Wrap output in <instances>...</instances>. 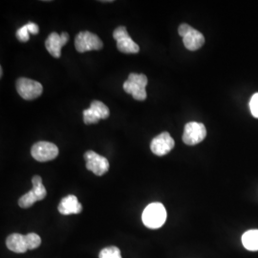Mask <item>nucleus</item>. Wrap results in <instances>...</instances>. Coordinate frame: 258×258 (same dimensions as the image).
<instances>
[{"label": "nucleus", "instance_id": "nucleus-13", "mask_svg": "<svg viewBox=\"0 0 258 258\" xmlns=\"http://www.w3.org/2000/svg\"><path fill=\"white\" fill-rule=\"evenodd\" d=\"M6 246L10 250L17 253H24L28 250L26 237L19 233L10 234L6 240Z\"/></svg>", "mask_w": 258, "mask_h": 258}, {"label": "nucleus", "instance_id": "nucleus-11", "mask_svg": "<svg viewBox=\"0 0 258 258\" xmlns=\"http://www.w3.org/2000/svg\"><path fill=\"white\" fill-rule=\"evenodd\" d=\"M68 40L69 35L67 33H62L61 35L55 32L51 33L45 40L47 51L55 58H59L61 55V48L66 45Z\"/></svg>", "mask_w": 258, "mask_h": 258}, {"label": "nucleus", "instance_id": "nucleus-22", "mask_svg": "<svg viewBox=\"0 0 258 258\" xmlns=\"http://www.w3.org/2000/svg\"><path fill=\"white\" fill-rule=\"evenodd\" d=\"M249 109L254 118L258 119V93L254 94L249 101Z\"/></svg>", "mask_w": 258, "mask_h": 258}, {"label": "nucleus", "instance_id": "nucleus-17", "mask_svg": "<svg viewBox=\"0 0 258 258\" xmlns=\"http://www.w3.org/2000/svg\"><path fill=\"white\" fill-rule=\"evenodd\" d=\"M39 201L38 198L37 197V195L35 194V192L31 189L29 192L26 194H24L20 199L19 200V205L20 208L22 209H29L31 208L34 204Z\"/></svg>", "mask_w": 258, "mask_h": 258}, {"label": "nucleus", "instance_id": "nucleus-4", "mask_svg": "<svg viewBox=\"0 0 258 258\" xmlns=\"http://www.w3.org/2000/svg\"><path fill=\"white\" fill-rule=\"evenodd\" d=\"M75 47L79 53H84L93 50H101L103 47V43L97 35L84 31L77 35L75 38Z\"/></svg>", "mask_w": 258, "mask_h": 258}, {"label": "nucleus", "instance_id": "nucleus-21", "mask_svg": "<svg viewBox=\"0 0 258 258\" xmlns=\"http://www.w3.org/2000/svg\"><path fill=\"white\" fill-rule=\"evenodd\" d=\"M30 32L28 30L27 25H24L21 28L18 29L17 31V38L21 42H27L30 38Z\"/></svg>", "mask_w": 258, "mask_h": 258}, {"label": "nucleus", "instance_id": "nucleus-23", "mask_svg": "<svg viewBox=\"0 0 258 258\" xmlns=\"http://www.w3.org/2000/svg\"><path fill=\"white\" fill-rule=\"evenodd\" d=\"M26 25H27L28 30H29L30 34H33V35H37L38 34L39 27H38L37 24L34 23V22H29Z\"/></svg>", "mask_w": 258, "mask_h": 258}, {"label": "nucleus", "instance_id": "nucleus-15", "mask_svg": "<svg viewBox=\"0 0 258 258\" xmlns=\"http://www.w3.org/2000/svg\"><path fill=\"white\" fill-rule=\"evenodd\" d=\"M32 183H33L32 190L37 195L39 201L43 200L46 197L47 191L46 188L44 187V185L42 184L41 177L38 175L34 176L33 179H32Z\"/></svg>", "mask_w": 258, "mask_h": 258}, {"label": "nucleus", "instance_id": "nucleus-8", "mask_svg": "<svg viewBox=\"0 0 258 258\" xmlns=\"http://www.w3.org/2000/svg\"><path fill=\"white\" fill-rule=\"evenodd\" d=\"M207 136V129L203 123L190 121L184 125L183 142L188 146H195L201 143Z\"/></svg>", "mask_w": 258, "mask_h": 258}, {"label": "nucleus", "instance_id": "nucleus-18", "mask_svg": "<svg viewBox=\"0 0 258 258\" xmlns=\"http://www.w3.org/2000/svg\"><path fill=\"white\" fill-rule=\"evenodd\" d=\"M99 258H121L120 250L115 246H110L101 250Z\"/></svg>", "mask_w": 258, "mask_h": 258}, {"label": "nucleus", "instance_id": "nucleus-7", "mask_svg": "<svg viewBox=\"0 0 258 258\" xmlns=\"http://www.w3.org/2000/svg\"><path fill=\"white\" fill-rule=\"evenodd\" d=\"M31 154L35 160L43 163L55 159L58 155V148L50 142H37L32 147Z\"/></svg>", "mask_w": 258, "mask_h": 258}, {"label": "nucleus", "instance_id": "nucleus-9", "mask_svg": "<svg viewBox=\"0 0 258 258\" xmlns=\"http://www.w3.org/2000/svg\"><path fill=\"white\" fill-rule=\"evenodd\" d=\"M86 168L92 171L95 175H104L109 169V162L105 157L101 156L92 150H88L84 154Z\"/></svg>", "mask_w": 258, "mask_h": 258}, {"label": "nucleus", "instance_id": "nucleus-2", "mask_svg": "<svg viewBox=\"0 0 258 258\" xmlns=\"http://www.w3.org/2000/svg\"><path fill=\"white\" fill-rule=\"evenodd\" d=\"M148 77L146 75L131 73L128 79L123 83V90L131 94L133 99L137 101H145L147 99L146 87L148 85Z\"/></svg>", "mask_w": 258, "mask_h": 258}, {"label": "nucleus", "instance_id": "nucleus-19", "mask_svg": "<svg viewBox=\"0 0 258 258\" xmlns=\"http://www.w3.org/2000/svg\"><path fill=\"white\" fill-rule=\"evenodd\" d=\"M26 242H27L28 249H36L40 246L41 244V238L37 233L31 232L25 235Z\"/></svg>", "mask_w": 258, "mask_h": 258}, {"label": "nucleus", "instance_id": "nucleus-3", "mask_svg": "<svg viewBox=\"0 0 258 258\" xmlns=\"http://www.w3.org/2000/svg\"><path fill=\"white\" fill-rule=\"evenodd\" d=\"M178 33L183 37L184 47L189 51H196L205 43L203 34L188 24H181L178 29Z\"/></svg>", "mask_w": 258, "mask_h": 258}, {"label": "nucleus", "instance_id": "nucleus-6", "mask_svg": "<svg viewBox=\"0 0 258 258\" xmlns=\"http://www.w3.org/2000/svg\"><path fill=\"white\" fill-rule=\"evenodd\" d=\"M113 37L117 41L118 50L124 54H137L140 51L138 44L130 37L124 26L116 28L113 32Z\"/></svg>", "mask_w": 258, "mask_h": 258}, {"label": "nucleus", "instance_id": "nucleus-10", "mask_svg": "<svg viewBox=\"0 0 258 258\" xmlns=\"http://www.w3.org/2000/svg\"><path fill=\"white\" fill-rule=\"evenodd\" d=\"M175 146V142L168 132H163L152 140L150 144L151 151L157 156H165Z\"/></svg>", "mask_w": 258, "mask_h": 258}, {"label": "nucleus", "instance_id": "nucleus-5", "mask_svg": "<svg viewBox=\"0 0 258 258\" xmlns=\"http://www.w3.org/2000/svg\"><path fill=\"white\" fill-rule=\"evenodd\" d=\"M17 90L21 98L31 101L37 99L42 94L43 87L41 83L37 81H33L27 78H20L17 82Z\"/></svg>", "mask_w": 258, "mask_h": 258}, {"label": "nucleus", "instance_id": "nucleus-14", "mask_svg": "<svg viewBox=\"0 0 258 258\" xmlns=\"http://www.w3.org/2000/svg\"><path fill=\"white\" fill-rule=\"evenodd\" d=\"M243 246L250 251L258 250V230H250L246 231L242 235Z\"/></svg>", "mask_w": 258, "mask_h": 258}, {"label": "nucleus", "instance_id": "nucleus-12", "mask_svg": "<svg viewBox=\"0 0 258 258\" xmlns=\"http://www.w3.org/2000/svg\"><path fill=\"white\" fill-rule=\"evenodd\" d=\"M57 209L58 212L63 215L79 214L83 211V206L79 202L77 196L68 195L61 199Z\"/></svg>", "mask_w": 258, "mask_h": 258}, {"label": "nucleus", "instance_id": "nucleus-20", "mask_svg": "<svg viewBox=\"0 0 258 258\" xmlns=\"http://www.w3.org/2000/svg\"><path fill=\"white\" fill-rule=\"evenodd\" d=\"M100 119L98 116L94 113V111L89 107L88 109H85L83 111V121L85 124H92V123H97Z\"/></svg>", "mask_w": 258, "mask_h": 258}, {"label": "nucleus", "instance_id": "nucleus-1", "mask_svg": "<svg viewBox=\"0 0 258 258\" xmlns=\"http://www.w3.org/2000/svg\"><path fill=\"white\" fill-rule=\"evenodd\" d=\"M142 219L148 229H160L166 221V208L161 203L149 204L143 212Z\"/></svg>", "mask_w": 258, "mask_h": 258}, {"label": "nucleus", "instance_id": "nucleus-16", "mask_svg": "<svg viewBox=\"0 0 258 258\" xmlns=\"http://www.w3.org/2000/svg\"><path fill=\"white\" fill-rule=\"evenodd\" d=\"M90 108L94 111V113L98 116V118L100 120H105L109 117V109L108 107L103 103V102H100V101H93L90 105Z\"/></svg>", "mask_w": 258, "mask_h": 258}]
</instances>
